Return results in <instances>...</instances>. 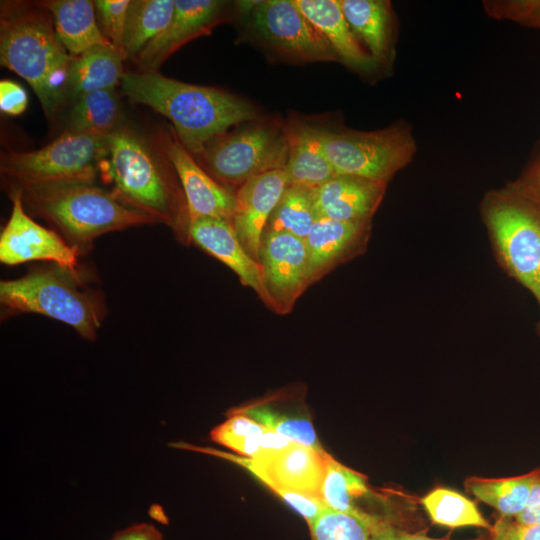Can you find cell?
Masks as SVG:
<instances>
[{"label": "cell", "mask_w": 540, "mask_h": 540, "mask_svg": "<svg viewBox=\"0 0 540 540\" xmlns=\"http://www.w3.org/2000/svg\"><path fill=\"white\" fill-rule=\"evenodd\" d=\"M120 86L132 103L148 106L168 118L192 155H200L212 139L232 126L257 118L256 109L233 94L158 72H125Z\"/></svg>", "instance_id": "obj_1"}, {"label": "cell", "mask_w": 540, "mask_h": 540, "mask_svg": "<svg viewBox=\"0 0 540 540\" xmlns=\"http://www.w3.org/2000/svg\"><path fill=\"white\" fill-rule=\"evenodd\" d=\"M71 60L50 14L40 4L1 5V65L28 82L47 115L54 114L68 96Z\"/></svg>", "instance_id": "obj_2"}, {"label": "cell", "mask_w": 540, "mask_h": 540, "mask_svg": "<svg viewBox=\"0 0 540 540\" xmlns=\"http://www.w3.org/2000/svg\"><path fill=\"white\" fill-rule=\"evenodd\" d=\"M24 206L53 225L81 252L98 236L133 226L157 223L93 183L17 186Z\"/></svg>", "instance_id": "obj_3"}, {"label": "cell", "mask_w": 540, "mask_h": 540, "mask_svg": "<svg viewBox=\"0 0 540 540\" xmlns=\"http://www.w3.org/2000/svg\"><path fill=\"white\" fill-rule=\"evenodd\" d=\"M107 144L104 172L114 184L116 197L172 227L182 242L189 241L185 197L147 142L134 131L118 127L107 136Z\"/></svg>", "instance_id": "obj_4"}, {"label": "cell", "mask_w": 540, "mask_h": 540, "mask_svg": "<svg viewBox=\"0 0 540 540\" xmlns=\"http://www.w3.org/2000/svg\"><path fill=\"white\" fill-rule=\"evenodd\" d=\"M0 303L10 313H36L63 322L90 341L106 312L101 294L87 286L79 272L56 264L2 280Z\"/></svg>", "instance_id": "obj_5"}, {"label": "cell", "mask_w": 540, "mask_h": 540, "mask_svg": "<svg viewBox=\"0 0 540 540\" xmlns=\"http://www.w3.org/2000/svg\"><path fill=\"white\" fill-rule=\"evenodd\" d=\"M107 155V136L68 131L40 149L5 154L1 172L17 186L93 183Z\"/></svg>", "instance_id": "obj_6"}, {"label": "cell", "mask_w": 540, "mask_h": 540, "mask_svg": "<svg viewBox=\"0 0 540 540\" xmlns=\"http://www.w3.org/2000/svg\"><path fill=\"white\" fill-rule=\"evenodd\" d=\"M221 185L241 186L249 179L284 170L288 158L286 135L268 125H251L212 139L199 155Z\"/></svg>", "instance_id": "obj_7"}, {"label": "cell", "mask_w": 540, "mask_h": 540, "mask_svg": "<svg viewBox=\"0 0 540 540\" xmlns=\"http://www.w3.org/2000/svg\"><path fill=\"white\" fill-rule=\"evenodd\" d=\"M324 151L336 174L386 184L413 155L409 133L399 127L372 132L319 129Z\"/></svg>", "instance_id": "obj_8"}, {"label": "cell", "mask_w": 540, "mask_h": 540, "mask_svg": "<svg viewBox=\"0 0 540 540\" xmlns=\"http://www.w3.org/2000/svg\"><path fill=\"white\" fill-rule=\"evenodd\" d=\"M239 6L254 32L276 51L300 61L339 60L295 0L240 2Z\"/></svg>", "instance_id": "obj_9"}, {"label": "cell", "mask_w": 540, "mask_h": 540, "mask_svg": "<svg viewBox=\"0 0 540 540\" xmlns=\"http://www.w3.org/2000/svg\"><path fill=\"white\" fill-rule=\"evenodd\" d=\"M488 224L507 268L540 305V216L518 203L501 201L489 209Z\"/></svg>", "instance_id": "obj_10"}, {"label": "cell", "mask_w": 540, "mask_h": 540, "mask_svg": "<svg viewBox=\"0 0 540 540\" xmlns=\"http://www.w3.org/2000/svg\"><path fill=\"white\" fill-rule=\"evenodd\" d=\"M10 196L11 214L0 235L1 263L12 266L30 261H48L79 272L78 259L82 252L57 231L34 221L26 212L18 188Z\"/></svg>", "instance_id": "obj_11"}, {"label": "cell", "mask_w": 540, "mask_h": 540, "mask_svg": "<svg viewBox=\"0 0 540 540\" xmlns=\"http://www.w3.org/2000/svg\"><path fill=\"white\" fill-rule=\"evenodd\" d=\"M259 262L274 311L287 314L310 286L305 239L287 232L264 231Z\"/></svg>", "instance_id": "obj_12"}, {"label": "cell", "mask_w": 540, "mask_h": 540, "mask_svg": "<svg viewBox=\"0 0 540 540\" xmlns=\"http://www.w3.org/2000/svg\"><path fill=\"white\" fill-rule=\"evenodd\" d=\"M166 158L173 166L187 204L189 225L201 217L222 218L231 222L236 194L217 182L194 160L175 132L164 142Z\"/></svg>", "instance_id": "obj_13"}, {"label": "cell", "mask_w": 540, "mask_h": 540, "mask_svg": "<svg viewBox=\"0 0 540 540\" xmlns=\"http://www.w3.org/2000/svg\"><path fill=\"white\" fill-rule=\"evenodd\" d=\"M188 238L233 270L241 283L254 290L263 303L274 311L273 301L265 286L262 265L245 250L230 221L214 217L198 218L190 223Z\"/></svg>", "instance_id": "obj_14"}, {"label": "cell", "mask_w": 540, "mask_h": 540, "mask_svg": "<svg viewBox=\"0 0 540 540\" xmlns=\"http://www.w3.org/2000/svg\"><path fill=\"white\" fill-rule=\"evenodd\" d=\"M287 187L284 170H275L249 179L235 193L231 223L245 250L258 262L267 222Z\"/></svg>", "instance_id": "obj_15"}, {"label": "cell", "mask_w": 540, "mask_h": 540, "mask_svg": "<svg viewBox=\"0 0 540 540\" xmlns=\"http://www.w3.org/2000/svg\"><path fill=\"white\" fill-rule=\"evenodd\" d=\"M225 2L217 0H175L168 27L135 58L141 71L158 72L162 63L190 40L207 34L221 21Z\"/></svg>", "instance_id": "obj_16"}, {"label": "cell", "mask_w": 540, "mask_h": 540, "mask_svg": "<svg viewBox=\"0 0 540 540\" xmlns=\"http://www.w3.org/2000/svg\"><path fill=\"white\" fill-rule=\"evenodd\" d=\"M384 183L336 174L313 190L317 217L342 222H368L378 207Z\"/></svg>", "instance_id": "obj_17"}, {"label": "cell", "mask_w": 540, "mask_h": 540, "mask_svg": "<svg viewBox=\"0 0 540 540\" xmlns=\"http://www.w3.org/2000/svg\"><path fill=\"white\" fill-rule=\"evenodd\" d=\"M284 133L288 142L284 168L288 185L314 190L336 175L324 151L319 128L292 119Z\"/></svg>", "instance_id": "obj_18"}, {"label": "cell", "mask_w": 540, "mask_h": 540, "mask_svg": "<svg viewBox=\"0 0 540 540\" xmlns=\"http://www.w3.org/2000/svg\"><path fill=\"white\" fill-rule=\"evenodd\" d=\"M295 3L326 38L340 61L359 71L375 67L370 54L359 44L338 0H295Z\"/></svg>", "instance_id": "obj_19"}, {"label": "cell", "mask_w": 540, "mask_h": 540, "mask_svg": "<svg viewBox=\"0 0 540 540\" xmlns=\"http://www.w3.org/2000/svg\"><path fill=\"white\" fill-rule=\"evenodd\" d=\"M367 223L317 219L305 239L309 285L323 277L351 253L363 237Z\"/></svg>", "instance_id": "obj_20"}, {"label": "cell", "mask_w": 540, "mask_h": 540, "mask_svg": "<svg viewBox=\"0 0 540 540\" xmlns=\"http://www.w3.org/2000/svg\"><path fill=\"white\" fill-rule=\"evenodd\" d=\"M40 5L50 14L59 40L72 57L96 46H113L97 22L94 1L49 0Z\"/></svg>", "instance_id": "obj_21"}, {"label": "cell", "mask_w": 540, "mask_h": 540, "mask_svg": "<svg viewBox=\"0 0 540 540\" xmlns=\"http://www.w3.org/2000/svg\"><path fill=\"white\" fill-rule=\"evenodd\" d=\"M126 58L114 46H96L72 57L68 94L77 98L89 92L115 90L125 73L123 61Z\"/></svg>", "instance_id": "obj_22"}, {"label": "cell", "mask_w": 540, "mask_h": 540, "mask_svg": "<svg viewBox=\"0 0 540 540\" xmlns=\"http://www.w3.org/2000/svg\"><path fill=\"white\" fill-rule=\"evenodd\" d=\"M368 493L369 487L364 475L344 466L331 455L327 457L320 491V498L327 507L362 520L372 530L381 518L361 510L355 504L358 498Z\"/></svg>", "instance_id": "obj_23"}, {"label": "cell", "mask_w": 540, "mask_h": 540, "mask_svg": "<svg viewBox=\"0 0 540 540\" xmlns=\"http://www.w3.org/2000/svg\"><path fill=\"white\" fill-rule=\"evenodd\" d=\"M343 14L356 36L368 48L375 64L382 63L389 50L390 11L381 0H338Z\"/></svg>", "instance_id": "obj_24"}, {"label": "cell", "mask_w": 540, "mask_h": 540, "mask_svg": "<svg viewBox=\"0 0 540 540\" xmlns=\"http://www.w3.org/2000/svg\"><path fill=\"white\" fill-rule=\"evenodd\" d=\"M175 0L130 1L123 38L126 57L135 58L155 37L170 24Z\"/></svg>", "instance_id": "obj_25"}, {"label": "cell", "mask_w": 540, "mask_h": 540, "mask_svg": "<svg viewBox=\"0 0 540 540\" xmlns=\"http://www.w3.org/2000/svg\"><path fill=\"white\" fill-rule=\"evenodd\" d=\"M540 470L506 478L471 477L465 486L478 499L492 506L505 517H516L526 507Z\"/></svg>", "instance_id": "obj_26"}, {"label": "cell", "mask_w": 540, "mask_h": 540, "mask_svg": "<svg viewBox=\"0 0 540 540\" xmlns=\"http://www.w3.org/2000/svg\"><path fill=\"white\" fill-rule=\"evenodd\" d=\"M120 102L115 90H99L77 97L70 117L69 131L108 136L118 128Z\"/></svg>", "instance_id": "obj_27"}, {"label": "cell", "mask_w": 540, "mask_h": 540, "mask_svg": "<svg viewBox=\"0 0 540 540\" xmlns=\"http://www.w3.org/2000/svg\"><path fill=\"white\" fill-rule=\"evenodd\" d=\"M421 503L431 520L438 525L450 528L473 526L490 533L494 530L474 502L452 489L437 487L427 493Z\"/></svg>", "instance_id": "obj_28"}, {"label": "cell", "mask_w": 540, "mask_h": 540, "mask_svg": "<svg viewBox=\"0 0 540 540\" xmlns=\"http://www.w3.org/2000/svg\"><path fill=\"white\" fill-rule=\"evenodd\" d=\"M317 219L313 190L288 185L265 231L287 232L306 239Z\"/></svg>", "instance_id": "obj_29"}, {"label": "cell", "mask_w": 540, "mask_h": 540, "mask_svg": "<svg viewBox=\"0 0 540 540\" xmlns=\"http://www.w3.org/2000/svg\"><path fill=\"white\" fill-rule=\"evenodd\" d=\"M232 413H241L254 419L268 430L276 432L299 444L326 453L320 444L311 421L301 415H293L275 409L267 402L240 407Z\"/></svg>", "instance_id": "obj_30"}, {"label": "cell", "mask_w": 540, "mask_h": 540, "mask_svg": "<svg viewBox=\"0 0 540 540\" xmlns=\"http://www.w3.org/2000/svg\"><path fill=\"white\" fill-rule=\"evenodd\" d=\"M263 425L241 413H232L223 423L212 429L211 439L237 454L257 458L262 454Z\"/></svg>", "instance_id": "obj_31"}, {"label": "cell", "mask_w": 540, "mask_h": 540, "mask_svg": "<svg viewBox=\"0 0 540 540\" xmlns=\"http://www.w3.org/2000/svg\"><path fill=\"white\" fill-rule=\"evenodd\" d=\"M312 540H370L371 529L362 520L327 508L309 525Z\"/></svg>", "instance_id": "obj_32"}, {"label": "cell", "mask_w": 540, "mask_h": 540, "mask_svg": "<svg viewBox=\"0 0 540 540\" xmlns=\"http://www.w3.org/2000/svg\"><path fill=\"white\" fill-rule=\"evenodd\" d=\"M129 3V0L94 1L102 33L114 47L122 52Z\"/></svg>", "instance_id": "obj_33"}, {"label": "cell", "mask_w": 540, "mask_h": 540, "mask_svg": "<svg viewBox=\"0 0 540 540\" xmlns=\"http://www.w3.org/2000/svg\"><path fill=\"white\" fill-rule=\"evenodd\" d=\"M28 95L24 88L11 80L0 82V109L11 116L21 115L27 108Z\"/></svg>", "instance_id": "obj_34"}, {"label": "cell", "mask_w": 540, "mask_h": 540, "mask_svg": "<svg viewBox=\"0 0 540 540\" xmlns=\"http://www.w3.org/2000/svg\"><path fill=\"white\" fill-rule=\"evenodd\" d=\"M491 537L497 540H540V522L521 525L501 520L495 524Z\"/></svg>", "instance_id": "obj_35"}, {"label": "cell", "mask_w": 540, "mask_h": 540, "mask_svg": "<svg viewBox=\"0 0 540 540\" xmlns=\"http://www.w3.org/2000/svg\"><path fill=\"white\" fill-rule=\"evenodd\" d=\"M370 540H451L446 538H431L424 534L409 533L392 526L387 520L381 521L371 530ZM472 540H483L481 538Z\"/></svg>", "instance_id": "obj_36"}, {"label": "cell", "mask_w": 540, "mask_h": 540, "mask_svg": "<svg viewBox=\"0 0 540 540\" xmlns=\"http://www.w3.org/2000/svg\"><path fill=\"white\" fill-rule=\"evenodd\" d=\"M108 540H163V536L155 526L139 523L118 531Z\"/></svg>", "instance_id": "obj_37"}, {"label": "cell", "mask_w": 540, "mask_h": 540, "mask_svg": "<svg viewBox=\"0 0 540 540\" xmlns=\"http://www.w3.org/2000/svg\"><path fill=\"white\" fill-rule=\"evenodd\" d=\"M515 522L521 525L540 522V478L533 486L525 509L515 517Z\"/></svg>", "instance_id": "obj_38"}, {"label": "cell", "mask_w": 540, "mask_h": 540, "mask_svg": "<svg viewBox=\"0 0 540 540\" xmlns=\"http://www.w3.org/2000/svg\"><path fill=\"white\" fill-rule=\"evenodd\" d=\"M489 540H497V539H495V538H493V537H490V539H489Z\"/></svg>", "instance_id": "obj_39"}, {"label": "cell", "mask_w": 540, "mask_h": 540, "mask_svg": "<svg viewBox=\"0 0 540 540\" xmlns=\"http://www.w3.org/2000/svg\"><path fill=\"white\" fill-rule=\"evenodd\" d=\"M539 183H540V176H539Z\"/></svg>", "instance_id": "obj_40"}]
</instances>
